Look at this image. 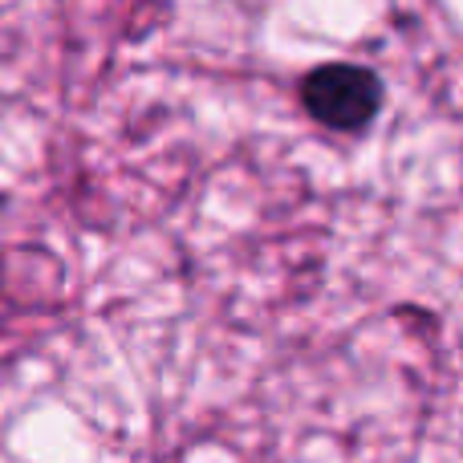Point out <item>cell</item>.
<instances>
[{
    "label": "cell",
    "mask_w": 463,
    "mask_h": 463,
    "mask_svg": "<svg viewBox=\"0 0 463 463\" xmlns=\"http://www.w3.org/2000/svg\"><path fill=\"white\" fill-rule=\"evenodd\" d=\"M305 110L329 130H362L378 114L383 86L362 65H321L301 86Z\"/></svg>",
    "instance_id": "6da1fadb"
}]
</instances>
